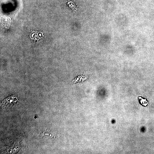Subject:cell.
I'll use <instances>...</instances> for the list:
<instances>
[{"label":"cell","instance_id":"cell-1","mask_svg":"<svg viewBox=\"0 0 154 154\" xmlns=\"http://www.w3.org/2000/svg\"><path fill=\"white\" fill-rule=\"evenodd\" d=\"M68 3L69 4L70 7L71 8L73 9H76V6L73 5V3L71 1H68Z\"/></svg>","mask_w":154,"mask_h":154}]
</instances>
